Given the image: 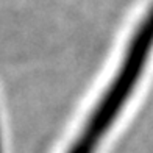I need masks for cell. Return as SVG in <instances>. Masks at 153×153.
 I'll return each instance as SVG.
<instances>
[{
  "instance_id": "1",
  "label": "cell",
  "mask_w": 153,
  "mask_h": 153,
  "mask_svg": "<svg viewBox=\"0 0 153 153\" xmlns=\"http://www.w3.org/2000/svg\"><path fill=\"white\" fill-rule=\"evenodd\" d=\"M153 48V8L144 17L133 39L128 45L127 55L122 66L117 72L113 85L108 88L105 95L102 97L92 116L89 117L86 128L75 141L67 153H94L102 137L105 136L108 128L113 125L122 106L128 100L131 91L134 89L142 69L147 62V56Z\"/></svg>"
},
{
  "instance_id": "2",
  "label": "cell",
  "mask_w": 153,
  "mask_h": 153,
  "mask_svg": "<svg viewBox=\"0 0 153 153\" xmlns=\"http://www.w3.org/2000/svg\"><path fill=\"white\" fill-rule=\"evenodd\" d=\"M0 153H2V145H0Z\"/></svg>"
}]
</instances>
